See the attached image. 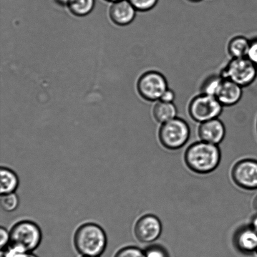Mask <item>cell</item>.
<instances>
[{"instance_id":"obj_26","label":"cell","mask_w":257,"mask_h":257,"mask_svg":"<svg viewBox=\"0 0 257 257\" xmlns=\"http://www.w3.org/2000/svg\"><path fill=\"white\" fill-rule=\"evenodd\" d=\"M175 98L176 94L175 92H174L172 89L168 88V89L164 92L160 100L165 102L174 103V100H175Z\"/></svg>"},{"instance_id":"obj_4","label":"cell","mask_w":257,"mask_h":257,"mask_svg":"<svg viewBox=\"0 0 257 257\" xmlns=\"http://www.w3.org/2000/svg\"><path fill=\"white\" fill-rule=\"evenodd\" d=\"M10 233V244L20 246L28 252L36 250L42 240V232L36 223L22 220L15 223Z\"/></svg>"},{"instance_id":"obj_13","label":"cell","mask_w":257,"mask_h":257,"mask_svg":"<svg viewBox=\"0 0 257 257\" xmlns=\"http://www.w3.org/2000/svg\"><path fill=\"white\" fill-rule=\"evenodd\" d=\"M136 11L137 10L128 0H120L114 2L110 7V17L114 24L125 26L135 20Z\"/></svg>"},{"instance_id":"obj_27","label":"cell","mask_w":257,"mask_h":257,"mask_svg":"<svg viewBox=\"0 0 257 257\" xmlns=\"http://www.w3.org/2000/svg\"><path fill=\"white\" fill-rule=\"evenodd\" d=\"M250 226L257 232V214L251 218Z\"/></svg>"},{"instance_id":"obj_33","label":"cell","mask_w":257,"mask_h":257,"mask_svg":"<svg viewBox=\"0 0 257 257\" xmlns=\"http://www.w3.org/2000/svg\"><path fill=\"white\" fill-rule=\"evenodd\" d=\"M83 257H94V256H84Z\"/></svg>"},{"instance_id":"obj_9","label":"cell","mask_w":257,"mask_h":257,"mask_svg":"<svg viewBox=\"0 0 257 257\" xmlns=\"http://www.w3.org/2000/svg\"><path fill=\"white\" fill-rule=\"evenodd\" d=\"M162 230V223L160 219L155 215L148 214L139 219L134 232L136 238L140 242L150 243L160 238Z\"/></svg>"},{"instance_id":"obj_28","label":"cell","mask_w":257,"mask_h":257,"mask_svg":"<svg viewBox=\"0 0 257 257\" xmlns=\"http://www.w3.org/2000/svg\"><path fill=\"white\" fill-rule=\"evenodd\" d=\"M253 207L255 208V210L257 211V196L255 198V200L253 201Z\"/></svg>"},{"instance_id":"obj_30","label":"cell","mask_w":257,"mask_h":257,"mask_svg":"<svg viewBox=\"0 0 257 257\" xmlns=\"http://www.w3.org/2000/svg\"><path fill=\"white\" fill-rule=\"evenodd\" d=\"M188 1L191 3H200L202 2L203 0H188Z\"/></svg>"},{"instance_id":"obj_35","label":"cell","mask_w":257,"mask_h":257,"mask_svg":"<svg viewBox=\"0 0 257 257\" xmlns=\"http://www.w3.org/2000/svg\"><path fill=\"white\" fill-rule=\"evenodd\" d=\"M256 252H257V251H256Z\"/></svg>"},{"instance_id":"obj_17","label":"cell","mask_w":257,"mask_h":257,"mask_svg":"<svg viewBox=\"0 0 257 257\" xmlns=\"http://www.w3.org/2000/svg\"><path fill=\"white\" fill-rule=\"evenodd\" d=\"M65 5L75 16L84 17L94 9L95 0H67Z\"/></svg>"},{"instance_id":"obj_6","label":"cell","mask_w":257,"mask_h":257,"mask_svg":"<svg viewBox=\"0 0 257 257\" xmlns=\"http://www.w3.org/2000/svg\"><path fill=\"white\" fill-rule=\"evenodd\" d=\"M221 76L244 88L255 81L257 67L247 58L231 59L221 70Z\"/></svg>"},{"instance_id":"obj_20","label":"cell","mask_w":257,"mask_h":257,"mask_svg":"<svg viewBox=\"0 0 257 257\" xmlns=\"http://www.w3.org/2000/svg\"><path fill=\"white\" fill-rule=\"evenodd\" d=\"M29 253L20 246L10 243L2 250L1 257H28Z\"/></svg>"},{"instance_id":"obj_32","label":"cell","mask_w":257,"mask_h":257,"mask_svg":"<svg viewBox=\"0 0 257 257\" xmlns=\"http://www.w3.org/2000/svg\"><path fill=\"white\" fill-rule=\"evenodd\" d=\"M106 1H108V2H119V1H120V0H106Z\"/></svg>"},{"instance_id":"obj_21","label":"cell","mask_w":257,"mask_h":257,"mask_svg":"<svg viewBox=\"0 0 257 257\" xmlns=\"http://www.w3.org/2000/svg\"><path fill=\"white\" fill-rule=\"evenodd\" d=\"M137 11L148 12L157 5L159 0H128Z\"/></svg>"},{"instance_id":"obj_34","label":"cell","mask_w":257,"mask_h":257,"mask_svg":"<svg viewBox=\"0 0 257 257\" xmlns=\"http://www.w3.org/2000/svg\"><path fill=\"white\" fill-rule=\"evenodd\" d=\"M256 128H257V121H256Z\"/></svg>"},{"instance_id":"obj_29","label":"cell","mask_w":257,"mask_h":257,"mask_svg":"<svg viewBox=\"0 0 257 257\" xmlns=\"http://www.w3.org/2000/svg\"><path fill=\"white\" fill-rule=\"evenodd\" d=\"M57 2H59L60 4H66L67 0H57Z\"/></svg>"},{"instance_id":"obj_11","label":"cell","mask_w":257,"mask_h":257,"mask_svg":"<svg viewBox=\"0 0 257 257\" xmlns=\"http://www.w3.org/2000/svg\"><path fill=\"white\" fill-rule=\"evenodd\" d=\"M243 95V88L230 80L223 79L216 98L223 107L237 104Z\"/></svg>"},{"instance_id":"obj_5","label":"cell","mask_w":257,"mask_h":257,"mask_svg":"<svg viewBox=\"0 0 257 257\" xmlns=\"http://www.w3.org/2000/svg\"><path fill=\"white\" fill-rule=\"evenodd\" d=\"M223 110V105L215 97L201 93L193 97L188 105L190 117L200 124L218 118Z\"/></svg>"},{"instance_id":"obj_24","label":"cell","mask_w":257,"mask_h":257,"mask_svg":"<svg viewBox=\"0 0 257 257\" xmlns=\"http://www.w3.org/2000/svg\"><path fill=\"white\" fill-rule=\"evenodd\" d=\"M246 58L257 67V37L250 40V47H249Z\"/></svg>"},{"instance_id":"obj_1","label":"cell","mask_w":257,"mask_h":257,"mask_svg":"<svg viewBox=\"0 0 257 257\" xmlns=\"http://www.w3.org/2000/svg\"><path fill=\"white\" fill-rule=\"evenodd\" d=\"M221 153L218 145L199 141L189 146L186 151V166L200 175L212 173L220 165Z\"/></svg>"},{"instance_id":"obj_31","label":"cell","mask_w":257,"mask_h":257,"mask_svg":"<svg viewBox=\"0 0 257 257\" xmlns=\"http://www.w3.org/2000/svg\"><path fill=\"white\" fill-rule=\"evenodd\" d=\"M28 257H38V256H36V255H35L34 254H33L32 253H30L29 255V256H28Z\"/></svg>"},{"instance_id":"obj_8","label":"cell","mask_w":257,"mask_h":257,"mask_svg":"<svg viewBox=\"0 0 257 257\" xmlns=\"http://www.w3.org/2000/svg\"><path fill=\"white\" fill-rule=\"evenodd\" d=\"M231 178L243 190H257V161L244 159L238 161L231 170Z\"/></svg>"},{"instance_id":"obj_7","label":"cell","mask_w":257,"mask_h":257,"mask_svg":"<svg viewBox=\"0 0 257 257\" xmlns=\"http://www.w3.org/2000/svg\"><path fill=\"white\" fill-rule=\"evenodd\" d=\"M168 88V80L165 75L156 70H149L144 73L137 82L139 94L148 102L160 100Z\"/></svg>"},{"instance_id":"obj_14","label":"cell","mask_w":257,"mask_h":257,"mask_svg":"<svg viewBox=\"0 0 257 257\" xmlns=\"http://www.w3.org/2000/svg\"><path fill=\"white\" fill-rule=\"evenodd\" d=\"M178 109L174 103L158 100L153 108V116L161 124L177 117Z\"/></svg>"},{"instance_id":"obj_19","label":"cell","mask_w":257,"mask_h":257,"mask_svg":"<svg viewBox=\"0 0 257 257\" xmlns=\"http://www.w3.org/2000/svg\"><path fill=\"white\" fill-rule=\"evenodd\" d=\"M1 206L7 212H13L19 206V199L16 193H10L1 195Z\"/></svg>"},{"instance_id":"obj_10","label":"cell","mask_w":257,"mask_h":257,"mask_svg":"<svg viewBox=\"0 0 257 257\" xmlns=\"http://www.w3.org/2000/svg\"><path fill=\"white\" fill-rule=\"evenodd\" d=\"M226 128L218 118L201 123L198 127V136L204 142L218 145L225 139Z\"/></svg>"},{"instance_id":"obj_22","label":"cell","mask_w":257,"mask_h":257,"mask_svg":"<svg viewBox=\"0 0 257 257\" xmlns=\"http://www.w3.org/2000/svg\"><path fill=\"white\" fill-rule=\"evenodd\" d=\"M114 257H146L145 251L136 246H127L120 249Z\"/></svg>"},{"instance_id":"obj_18","label":"cell","mask_w":257,"mask_h":257,"mask_svg":"<svg viewBox=\"0 0 257 257\" xmlns=\"http://www.w3.org/2000/svg\"><path fill=\"white\" fill-rule=\"evenodd\" d=\"M223 79L220 74L210 75L201 84L200 93L216 97Z\"/></svg>"},{"instance_id":"obj_12","label":"cell","mask_w":257,"mask_h":257,"mask_svg":"<svg viewBox=\"0 0 257 257\" xmlns=\"http://www.w3.org/2000/svg\"><path fill=\"white\" fill-rule=\"evenodd\" d=\"M233 242L240 252L250 254L257 251V232L250 226H243L236 231Z\"/></svg>"},{"instance_id":"obj_23","label":"cell","mask_w":257,"mask_h":257,"mask_svg":"<svg viewBox=\"0 0 257 257\" xmlns=\"http://www.w3.org/2000/svg\"><path fill=\"white\" fill-rule=\"evenodd\" d=\"M145 253L146 257H170L166 249L160 245L151 246Z\"/></svg>"},{"instance_id":"obj_2","label":"cell","mask_w":257,"mask_h":257,"mask_svg":"<svg viewBox=\"0 0 257 257\" xmlns=\"http://www.w3.org/2000/svg\"><path fill=\"white\" fill-rule=\"evenodd\" d=\"M74 243L76 250L83 256L99 257L106 248V233L96 223H84L75 231Z\"/></svg>"},{"instance_id":"obj_16","label":"cell","mask_w":257,"mask_h":257,"mask_svg":"<svg viewBox=\"0 0 257 257\" xmlns=\"http://www.w3.org/2000/svg\"><path fill=\"white\" fill-rule=\"evenodd\" d=\"M250 44V40L242 35L234 37L228 43V54L231 59L246 57Z\"/></svg>"},{"instance_id":"obj_15","label":"cell","mask_w":257,"mask_h":257,"mask_svg":"<svg viewBox=\"0 0 257 257\" xmlns=\"http://www.w3.org/2000/svg\"><path fill=\"white\" fill-rule=\"evenodd\" d=\"M19 186V179L11 169L2 167L0 170V193L1 195L14 193Z\"/></svg>"},{"instance_id":"obj_25","label":"cell","mask_w":257,"mask_h":257,"mask_svg":"<svg viewBox=\"0 0 257 257\" xmlns=\"http://www.w3.org/2000/svg\"><path fill=\"white\" fill-rule=\"evenodd\" d=\"M10 243V233L6 228L2 226L0 228V246L1 250L6 248Z\"/></svg>"},{"instance_id":"obj_3","label":"cell","mask_w":257,"mask_h":257,"mask_svg":"<svg viewBox=\"0 0 257 257\" xmlns=\"http://www.w3.org/2000/svg\"><path fill=\"white\" fill-rule=\"evenodd\" d=\"M190 135V127L187 122L177 117L161 124L158 138L164 148L178 150L188 143Z\"/></svg>"}]
</instances>
